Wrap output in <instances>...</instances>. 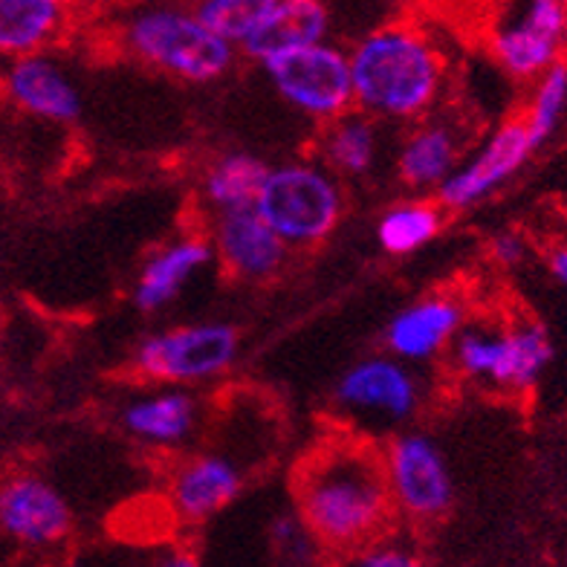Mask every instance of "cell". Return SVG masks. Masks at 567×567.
Here are the masks:
<instances>
[{"label": "cell", "mask_w": 567, "mask_h": 567, "mask_svg": "<svg viewBox=\"0 0 567 567\" xmlns=\"http://www.w3.org/2000/svg\"><path fill=\"white\" fill-rule=\"evenodd\" d=\"M296 513L328 553L371 545L394 524L382 449L365 434L337 432L301 457L292 472Z\"/></svg>", "instance_id": "6da1fadb"}, {"label": "cell", "mask_w": 567, "mask_h": 567, "mask_svg": "<svg viewBox=\"0 0 567 567\" xmlns=\"http://www.w3.org/2000/svg\"><path fill=\"white\" fill-rule=\"evenodd\" d=\"M209 244L215 261L238 281L264 284L276 278L290 258V247L255 209L217 215L212 224Z\"/></svg>", "instance_id": "e0dca14e"}, {"label": "cell", "mask_w": 567, "mask_h": 567, "mask_svg": "<svg viewBox=\"0 0 567 567\" xmlns=\"http://www.w3.org/2000/svg\"><path fill=\"white\" fill-rule=\"evenodd\" d=\"M353 107L377 122H423L446 87L441 47L411 23H382L348 50Z\"/></svg>", "instance_id": "7a4b0ae2"}, {"label": "cell", "mask_w": 567, "mask_h": 567, "mask_svg": "<svg viewBox=\"0 0 567 567\" xmlns=\"http://www.w3.org/2000/svg\"><path fill=\"white\" fill-rule=\"evenodd\" d=\"M328 0H278L264 23L249 35L240 50L258 64L278 59V55L324 44L330 35Z\"/></svg>", "instance_id": "ffe728a7"}, {"label": "cell", "mask_w": 567, "mask_h": 567, "mask_svg": "<svg viewBox=\"0 0 567 567\" xmlns=\"http://www.w3.org/2000/svg\"><path fill=\"white\" fill-rule=\"evenodd\" d=\"M533 145L522 120H509L486 136L472 157L461 159L452 177L437 188V203L446 212H470L507 186L524 163L533 157Z\"/></svg>", "instance_id": "8fae6325"}, {"label": "cell", "mask_w": 567, "mask_h": 567, "mask_svg": "<svg viewBox=\"0 0 567 567\" xmlns=\"http://www.w3.org/2000/svg\"><path fill=\"white\" fill-rule=\"evenodd\" d=\"M333 409L342 420L365 432H394L423 409V382L417 368L391 353L353 362L333 385Z\"/></svg>", "instance_id": "52a82bcc"}, {"label": "cell", "mask_w": 567, "mask_h": 567, "mask_svg": "<svg viewBox=\"0 0 567 567\" xmlns=\"http://www.w3.org/2000/svg\"><path fill=\"white\" fill-rule=\"evenodd\" d=\"M0 90L18 111L35 120L73 125L82 116V90L64 64L47 53L7 61L0 70Z\"/></svg>", "instance_id": "2e32d148"}, {"label": "cell", "mask_w": 567, "mask_h": 567, "mask_svg": "<svg viewBox=\"0 0 567 567\" xmlns=\"http://www.w3.org/2000/svg\"><path fill=\"white\" fill-rule=\"evenodd\" d=\"M443 229V206L425 197H409L382 212L377 220V244L382 252L403 258L429 247Z\"/></svg>", "instance_id": "cb8c5ba5"}, {"label": "cell", "mask_w": 567, "mask_h": 567, "mask_svg": "<svg viewBox=\"0 0 567 567\" xmlns=\"http://www.w3.org/2000/svg\"><path fill=\"white\" fill-rule=\"evenodd\" d=\"M261 68L269 84L284 99V105L307 120L328 125L353 111L351 59L342 47L324 41L307 50L278 55Z\"/></svg>", "instance_id": "ba28073f"}, {"label": "cell", "mask_w": 567, "mask_h": 567, "mask_svg": "<svg viewBox=\"0 0 567 567\" xmlns=\"http://www.w3.org/2000/svg\"><path fill=\"white\" fill-rule=\"evenodd\" d=\"M122 53L188 84H212L235 64V47L206 27L195 9L142 3L116 27Z\"/></svg>", "instance_id": "3957f363"}, {"label": "cell", "mask_w": 567, "mask_h": 567, "mask_svg": "<svg viewBox=\"0 0 567 567\" xmlns=\"http://www.w3.org/2000/svg\"><path fill=\"white\" fill-rule=\"evenodd\" d=\"M463 324H466L463 301L449 292H432L396 310L382 339L391 357L417 368L441 359L452 348Z\"/></svg>", "instance_id": "5bb4252c"}, {"label": "cell", "mask_w": 567, "mask_h": 567, "mask_svg": "<svg viewBox=\"0 0 567 567\" xmlns=\"http://www.w3.org/2000/svg\"><path fill=\"white\" fill-rule=\"evenodd\" d=\"M452 368L466 382L504 394L536 389L553 362V342L538 321H466L449 348Z\"/></svg>", "instance_id": "5b68a950"}, {"label": "cell", "mask_w": 567, "mask_h": 567, "mask_svg": "<svg viewBox=\"0 0 567 567\" xmlns=\"http://www.w3.org/2000/svg\"><path fill=\"white\" fill-rule=\"evenodd\" d=\"M461 131L455 122L425 116L405 134L396 154V177L411 192H434L461 165Z\"/></svg>", "instance_id": "d6986e66"}, {"label": "cell", "mask_w": 567, "mask_h": 567, "mask_svg": "<svg viewBox=\"0 0 567 567\" xmlns=\"http://www.w3.org/2000/svg\"><path fill=\"white\" fill-rule=\"evenodd\" d=\"M547 267H550V276L556 278V284H559L567 296V244L553 247L550 258H547Z\"/></svg>", "instance_id": "f546056e"}, {"label": "cell", "mask_w": 567, "mask_h": 567, "mask_svg": "<svg viewBox=\"0 0 567 567\" xmlns=\"http://www.w3.org/2000/svg\"><path fill=\"white\" fill-rule=\"evenodd\" d=\"M394 513L405 522L432 524L452 509L455 478L443 449L423 432H396L382 449Z\"/></svg>", "instance_id": "30bf717a"}, {"label": "cell", "mask_w": 567, "mask_h": 567, "mask_svg": "<svg viewBox=\"0 0 567 567\" xmlns=\"http://www.w3.org/2000/svg\"><path fill=\"white\" fill-rule=\"evenodd\" d=\"M0 533L35 550L55 547L73 533V507L47 478L16 472L0 481Z\"/></svg>", "instance_id": "4fadbf2b"}, {"label": "cell", "mask_w": 567, "mask_h": 567, "mask_svg": "<svg viewBox=\"0 0 567 567\" xmlns=\"http://www.w3.org/2000/svg\"><path fill=\"white\" fill-rule=\"evenodd\" d=\"M212 261H215V249L209 238L183 235L177 240H168L140 267V276L134 281L136 310L159 313L165 307H172L183 296L188 281H195Z\"/></svg>", "instance_id": "ac0fdd59"}, {"label": "cell", "mask_w": 567, "mask_h": 567, "mask_svg": "<svg viewBox=\"0 0 567 567\" xmlns=\"http://www.w3.org/2000/svg\"><path fill=\"white\" fill-rule=\"evenodd\" d=\"M255 212L290 249L319 247L342 224V179L319 159L269 165Z\"/></svg>", "instance_id": "277c9868"}, {"label": "cell", "mask_w": 567, "mask_h": 567, "mask_svg": "<svg viewBox=\"0 0 567 567\" xmlns=\"http://www.w3.org/2000/svg\"><path fill=\"white\" fill-rule=\"evenodd\" d=\"M333 567H425V561L414 542L391 530L371 545H362L339 556Z\"/></svg>", "instance_id": "4316f807"}, {"label": "cell", "mask_w": 567, "mask_h": 567, "mask_svg": "<svg viewBox=\"0 0 567 567\" xmlns=\"http://www.w3.org/2000/svg\"><path fill=\"white\" fill-rule=\"evenodd\" d=\"M380 157V122L362 111H348L328 122L319 136V163L342 177H365Z\"/></svg>", "instance_id": "603a6c76"}, {"label": "cell", "mask_w": 567, "mask_h": 567, "mask_svg": "<svg viewBox=\"0 0 567 567\" xmlns=\"http://www.w3.org/2000/svg\"><path fill=\"white\" fill-rule=\"evenodd\" d=\"M145 567H206V565H203L197 553L186 550V547H168V550L157 553V556H154Z\"/></svg>", "instance_id": "f1b7e54d"}, {"label": "cell", "mask_w": 567, "mask_h": 567, "mask_svg": "<svg viewBox=\"0 0 567 567\" xmlns=\"http://www.w3.org/2000/svg\"><path fill=\"white\" fill-rule=\"evenodd\" d=\"M567 113V64L559 61L556 68L547 70L545 75H538L533 84L530 102L524 111L522 122L530 134L533 145L542 148L556 131H559L561 120Z\"/></svg>", "instance_id": "d4e9b609"}, {"label": "cell", "mask_w": 567, "mask_h": 567, "mask_svg": "<svg viewBox=\"0 0 567 567\" xmlns=\"http://www.w3.org/2000/svg\"><path fill=\"white\" fill-rule=\"evenodd\" d=\"M73 21V0H0V59L47 53Z\"/></svg>", "instance_id": "44dd1931"}, {"label": "cell", "mask_w": 567, "mask_h": 567, "mask_svg": "<svg viewBox=\"0 0 567 567\" xmlns=\"http://www.w3.org/2000/svg\"><path fill=\"white\" fill-rule=\"evenodd\" d=\"M240 333L229 321H188L157 330L136 344L131 368L151 385L197 389L238 362Z\"/></svg>", "instance_id": "8992f818"}, {"label": "cell", "mask_w": 567, "mask_h": 567, "mask_svg": "<svg viewBox=\"0 0 567 567\" xmlns=\"http://www.w3.org/2000/svg\"><path fill=\"white\" fill-rule=\"evenodd\" d=\"M203 423V400L195 389L154 385L127 396L120 409V425L140 446L174 452L197 434Z\"/></svg>", "instance_id": "9a60e30c"}, {"label": "cell", "mask_w": 567, "mask_h": 567, "mask_svg": "<svg viewBox=\"0 0 567 567\" xmlns=\"http://www.w3.org/2000/svg\"><path fill=\"white\" fill-rule=\"evenodd\" d=\"M278 0H200L197 18L231 47H244Z\"/></svg>", "instance_id": "484cf974"}, {"label": "cell", "mask_w": 567, "mask_h": 567, "mask_svg": "<svg viewBox=\"0 0 567 567\" xmlns=\"http://www.w3.org/2000/svg\"><path fill=\"white\" fill-rule=\"evenodd\" d=\"M489 252H493L495 264L501 267H518L527 255V244L518 231H498L493 240H489Z\"/></svg>", "instance_id": "83f0119b"}, {"label": "cell", "mask_w": 567, "mask_h": 567, "mask_svg": "<svg viewBox=\"0 0 567 567\" xmlns=\"http://www.w3.org/2000/svg\"><path fill=\"white\" fill-rule=\"evenodd\" d=\"M269 165L249 151H229L212 159L200 174V197L212 215L255 209Z\"/></svg>", "instance_id": "7402d4cb"}, {"label": "cell", "mask_w": 567, "mask_h": 567, "mask_svg": "<svg viewBox=\"0 0 567 567\" xmlns=\"http://www.w3.org/2000/svg\"><path fill=\"white\" fill-rule=\"evenodd\" d=\"M567 41V0H507L489 30L498 68L518 82H536L556 68Z\"/></svg>", "instance_id": "9c48e42d"}, {"label": "cell", "mask_w": 567, "mask_h": 567, "mask_svg": "<svg viewBox=\"0 0 567 567\" xmlns=\"http://www.w3.org/2000/svg\"><path fill=\"white\" fill-rule=\"evenodd\" d=\"M247 463L231 452H197L168 472L165 498L168 507L186 524H206L231 507L247 486Z\"/></svg>", "instance_id": "7c38bea8"}]
</instances>
